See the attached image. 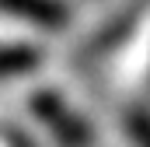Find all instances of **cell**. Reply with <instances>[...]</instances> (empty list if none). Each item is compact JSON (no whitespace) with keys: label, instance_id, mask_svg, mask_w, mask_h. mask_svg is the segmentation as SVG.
Instances as JSON below:
<instances>
[{"label":"cell","instance_id":"obj_5","mask_svg":"<svg viewBox=\"0 0 150 147\" xmlns=\"http://www.w3.org/2000/svg\"><path fill=\"white\" fill-rule=\"evenodd\" d=\"M126 130H129L136 147H150V109H143V105L129 109L126 112Z\"/></svg>","mask_w":150,"mask_h":147},{"label":"cell","instance_id":"obj_6","mask_svg":"<svg viewBox=\"0 0 150 147\" xmlns=\"http://www.w3.org/2000/svg\"><path fill=\"white\" fill-rule=\"evenodd\" d=\"M4 137H7V144H11V147H28V137H21L18 130H4Z\"/></svg>","mask_w":150,"mask_h":147},{"label":"cell","instance_id":"obj_3","mask_svg":"<svg viewBox=\"0 0 150 147\" xmlns=\"http://www.w3.org/2000/svg\"><path fill=\"white\" fill-rule=\"evenodd\" d=\"M143 0H136V4H129V7H122L119 14H115L112 21L98 32V39L91 42V53H108V49H115V46H122L126 39L133 35V28H136V21L143 18Z\"/></svg>","mask_w":150,"mask_h":147},{"label":"cell","instance_id":"obj_2","mask_svg":"<svg viewBox=\"0 0 150 147\" xmlns=\"http://www.w3.org/2000/svg\"><path fill=\"white\" fill-rule=\"evenodd\" d=\"M0 11L14 14V18H25L32 25H42V28H59L70 18L63 0H0Z\"/></svg>","mask_w":150,"mask_h":147},{"label":"cell","instance_id":"obj_4","mask_svg":"<svg viewBox=\"0 0 150 147\" xmlns=\"http://www.w3.org/2000/svg\"><path fill=\"white\" fill-rule=\"evenodd\" d=\"M38 67V49L25 42H7L0 46V77H18Z\"/></svg>","mask_w":150,"mask_h":147},{"label":"cell","instance_id":"obj_1","mask_svg":"<svg viewBox=\"0 0 150 147\" xmlns=\"http://www.w3.org/2000/svg\"><path fill=\"white\" fill-rule=\"evenodd\" d=\"M32 112L42 119V126L59 140V147H87L91 144V126L56 91H38V95H32Z\"/></svg>","mask_w":150,"mask_h":147}]
</instances>
